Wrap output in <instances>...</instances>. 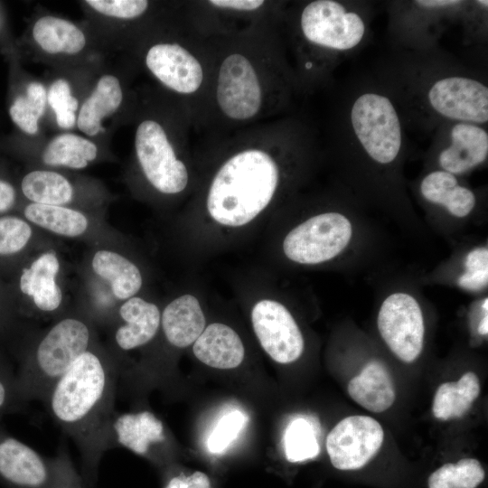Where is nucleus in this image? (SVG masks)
I'll use <instances>...</instances> for the list:
<instances>
[{"label":"nucleus","instance_id":"obj_1","mask_svg":"<svg viewBox=\"0 0 488 488\" xmlns=\"http://www.w3.org/2000/svg\"><path fill=\"white\" fill-rule=\"evenodd\" d=\"M117 370L114 361L89 349L51 388L42 401L52 418L75 443L89 472L114 448Z\"/></svg>","mask_w":488,"mask_h":488},{"label":"nucleus","instance_id":"obj_2","mask_svg":"<svg viewBox=\"0 0 488 488\" xmlns=\"http://www.w3.org/2000/svg\"><path fill=\"white\" fill-rule=\"evenodd\" d=\"M279 169L265 151L248 149L230 157L215 175L207 209L219 224L240 227L253 221L271 202Z\"/></svg>","mask_w":488,"mask_h":488},{"label":"nucleus","instance_id":"obj_3","mask_svg":"<svg viewBox=\"0 0 488 488\" xmlns=\"http://www.w3.org/2000/svg\"><path fill=\"white\" fill-rule=\"evenodd\" d=\"M91 338L89 324L76 317L63 318L52 325L16 370L23 403L43 401L55 382L91 348Z\"/></svg>","mask_w":488,"mask_h":488},{"label":"nucleus","instance_id":"obj_4","mask_svg":"<svg viewBox=\"0 0 488 488\" xmlns=\"http://www.w3.org/2000/svg\"><path fill=\"white\" fill-rule=\"evenodd\" d=\"M300 26L311 44L336 54L359 47L368 33V21L352 5L334 0H315L302 11Z\"/></svg>","mask_w":488,"mask_h":488},{"label":"nucleus","instance_id":"obj_5","mask_svg":"<svg viewBox=\"0 0 488 488\" xmlns=\"http://www.w3.org/2000/svg\"><path fill=\"white\" fill-rule=\"evenodd\" d=\"M352 237V225L347 217L339 212H324L290 230L283 241V251L294 262L320 264L338 256Z\"/></svg>","mask_w":488,"mask_h":488},{"label":"nucleus","instance_id":"obj_6","mask_svg":"<svg viewBox=\"0 0 488 488\" xmlns=\"http://www.w3.org/2000/svg\"><path fill=\"white\" fill-rule=\"evenodd\" d=\"M431 112L448 122L484 126L488 122V87L476 78L446 75L430 81L425 93Z\"/></svg>","mask_w":488,"mask_h":488},{"label":"nucleus","instance_id":"obj_7","mask_svg":"<svg viewBox=\"0 0 488 488\" xmlns=\"http://www.w3.org/2000/svg\"><path fill=\"white\" fill-rule=\"evenodd\" d=\"M68 457L61 449L55 458H45L0 425V483L8 488H52Z\"/></svg>","mask_w":488,"mask_h":488},{"label":"nucleus","instance_id":"obj_8","mask_svg":"<svg viewBox=\"0 0 488 488\" xmlns=\"http://www.w3.org/2000/svg\"><path fill=\"white\" fill-rule=\"evenodd\" d=\"M135 147L143 173L156 190L174 194L186 187L187 169L177 159L164 129L158 122L146 119L138 125Z\"/></svg>","mask_w":488,"mask_h":488},{"label":"nucleus","instance_id":"obj_9","mask_svg":"<svg viewBox=\"0 0 488 488\" xmlns=\"http://www.w3.org/2000/svg\"><path fill=\"white\" fill-rule=\"evenodd\" d=\"M384 431L369 416H350L342 419L326 437V451L332 466L343 473L364 469L381 447Z\"/></svg>","mask_w":488,"mask_h":488},{"label":"nucleus","instance_id":"obj_10","mask_svg":"<svg viewBox=\"0 0 488 488\" xmlns=\"http://www.w3.org/2000/svg\"><path fill=\"white\" fill-rule=\"evenodd\" d=\"M377 324L380 336L400 361L410 363L420 355L425 325L421 308L412 296L389 295L380 305Z\"/></svg>","mask_w":488,"mask_h":488},{"label":"nucleus","instance_id":"obj_11","mask_svg":"<svg viewBox=\"0 0 488 488\" xmlns=\"http://www.w3.org/2000/svg\"><path fill=\"white\" fill-rule=\"evenodd\" d=\"M251 322L262 348L275 361L288 364L302 355V333L281 303L270 299L258 301L252 308Z\"/></svg>","mask_w":488,"mask_h":488},{"label":"nucleus","instance_id":"obj_12","mask_svg":"<svg viewBox=\"0 0 488 488\" xmlns=\"http://www.w3.org/2000/svg\"><path fill=\"white\" fill-rule=\"evenodd\" d=\"M218 104L233 119L254 117L261 105V89L250 61L239 53L225 58L221 65L216 90Z\"/></svg>","mask_w":488,"mask_h":488},{"label":"nucleus","instance_id":"obj_13","mask_svg":"<svg viewBox=\"0 0 488 488\" xmlns=\"http://www.w3.org/2000/svg\"><path fill=\"white\" fill-rule=\"evenodd\" d=\"M442 134V141L446 143L437 155L441 170L456 176L486 161L488 133L483 126L448 122Z\"/></svg>","mask_w":488,"mask_h":488},{"label":"nucleus","instance_id":"obj_14","mask_svg":"<svg viewBox=\"0 0 488 488\" xmlns=\"http://www.w3.org/2000/svg\"><path fill=\"white\" fill-rule=\"evenodd\" d=\"M145 64L159 81L178 93H192L202 82L200 62L179 44L153 45L146 53Z\"/></svg>","mask_w":488,"mask_h":488},{"label":"nucleus","instance_id":"obj_15","mask_svg":"<svg viewBox=\"0 0 488 488\" xmlns=\"http://www.w3.org/2000/svg\"><path fill=\"white\" fill-rule=\"evenodd\" d=\"M114 447L123 446L145 457H156L168 436L162 420L149 410L115 414L111 424Z\"/></svg>","mask_w":488,"mask_h":488},{"label":"nucleus","instance_id":"obj_16","mask_svg":"<svg viewBox=\"0 0 488 488\" xmlns=\"http://www.w3.org/2000/svg\"><path fill=\"white\" fill-rule=\"evenodd\" d=\"M118 314L123 324L114 334L118 349L128 352L147 344L161 325V313L153 303L133 296L122 304Z\"/></svg>","mask_w":488,"mask_h":488},{"label":"nucleus","instance_id":"obj_17","mask_svg":"<svg viewBox=\"0 0 488 488\" xmlns=\"http://www.w3.org/2000/svg\"><path fill=\"white\" fill-rule=\"evenodd\" d=\"M192 352L205 365L221 370L238 367L245 353L239 334L221 323H214L204 328L193 343Z\"/></svg>","mask_w":488,"mask_h":488},{"label":"nucleus","instance_id":"obj_18","mask_svg":"<svg viewBox=\"0 0 488 488\" xmlns=\"http://www.w3.org/2000/svg\"><path fill=\"white\" fill-rule=\"evenodd\" d=\"M161 325L172 346L185 348L192 344L205 328V316L198 299L185 294L173 300L161 314Z\"/></svg>","mask_w":488,"mask_h":488},{"label":"nucleus","instance_id":"obj_19","mask_svg":"<svg viewBox=\"0 0 488 488\" xmlns=\"http://www.w3.org/2000/svg\"><path fill=\"white\" fill-rule=\"evenodd\" d=\"M350 397L371 412H383L392 406L396 392L387 367L379 361L368 362L347 387Z\"/></svg>","mask_w":488,"mask_h":488},{"label":"nucleus","instance_id":"obj_20","mask_svg":"<svg viewBox=\"0 0 488 488\" xmlns=\"http://www.w3.org/2000/svg\"><path fill=\"white\" fill-rule=\"evenodd\" d=\"M59 269L57 257L48 252L38 257L21 276V291L42 312H53L61 303V291L55 281Z\"/></svg>","mask_w":488,"mask_h":488},{"label":"nucleus","instance_id":"obj_21","mask_svg":"<svg viewBox=\"0 0 488 488\" xmlns=\"http://www.w3.org/2000/svg\"><path fill=\"white\" fill-rule=\"evenodd\" d=\"M123 100L119 80L111 74L101 76L90 95L81 105L77 116V127L89 136L104 131L102 120L114 114Z\"/></svg>","mask_w":488,"mask_h":488},{"label":"nucleus","instance_id":"obj_22","mask_svg":"<svg viewBox=\"0 0 488 488\" xmlns=\"http://www.w3.org/2000/svg\"><path fill=\"white\" fill-rule=\"evenodd\" d=\"M419 190L426 201L445 207L457 218L469 215L476 204L474 192L459 184L455 175L443 170L428 173L422 179Z\"/></svg>","mask_w":488,"mask_h":488},{"label":"nucleus","instance_id":"obj_23","mask_svg":"<svg viewBox=\"0 0 488 488\" xmlns=\"http://www.w3.org/2000/svg\"><path fill=\"white\" fill-rule=\"evenodd\" d=\"M33 37L37 45L49 54H77L86 45L84 33L64 18L45 15L33 24Z\"/></svg>","mask_w":488,"mask_h":488},{"label":"nucleus","instance_id":"obj_24","mask_svg":"<svg viewBox=\"0 0 488 488\" xmlns=\"http://www.w3.org/2000/svg\"><path fill=\"white\" fill-rule=\"evenodd\" d=\"M92 268L110 283L113 294L118 299H129L141 288L142 276L138 267L118 253L109 250L96 252Z\"/></svg>","mask_w":488,"mask_h":488},{"label":"nucleus","instance_id":"obj_25","mask_svg":"<svg viewBox=\"0 0 488 488\" xmlns=\"http://www.w3.org/2000/svg\"><path fill=\"white\" fill-rule=\"evenodd\" d=\"M480 393L477 375L468 371L456 382L440 384L434 396L432 412L439 420H448L464 416Z\"/></svg>","mask_w":488,"mask_h":488},{"label":"nucleus","instance_id":"obj_26","mask_svg":"<svg viewBox=\"0 0 488 488\" xmlns=\"http://www.w3.org/2000/svg\"><path fill=\"white\" fill-rule=\"evenodd\" d=\"M97 145L81 136L64 133L56 136L45 146L42 161L52 166L83 169L96 159Z\"/></svg>","mask_w":488,"mask_h":488},{"label":"nucleus","instance_id":"obj_27","mask_svg":"<svg viewBox=\"0 0 488 488\" xmlns=\"http://www.w3.org/2000/svg\"><path fill=\"white\" fill-rule=\"evenodd\" d=\"M21 187L24 196L38 204L61 206L73 197L70 183L53 171H32L23 178Z\"/></svg>","mask_w":488,"mask_h":488},{"label":"nucleus","instance_id":"obj_28","mask_svg":"<svg viewBox=\"0 0 488 488\" xmlns=\"http://www.w3.org/2000/svg\"><path fill=\"white\" fill-rule=\"evenodd\" d=\"M27 220L56 234L77 237L88 228V220L78 211L57 205L31 203L24 210Z\"/></svg>","mask_w":488,"mask_h":488},{"label":"nucleus","instance_id":"obj_29","mask_svg":"<svg viewBox=\"0 0 488 488\" xmlns=\"http://www.w3.org/2000/svg\"><path fill=\"white\" fill-rule=\"evenodd\" d=\"M486 477L479 460L472 457L446 462L427 477V488H479Z\"/></svg>","mask_w":488,"mask_h":488},{"label":"nucleus","instance_id":"obj_30","mask_svg":"<svg viewBox=\"0 0 488 488\" xmlns=\"http://www.w3.org/2000/svg\"><path fill=\"white\" fill-rule=\"evenodd\" d=\"M46 105V89L42 83L33 81L27 85L25 94L14 99L9 108V115L21 130L28 135H35Z\"/></svg>","mask_w":488,"mask_h":488},{"label":"nucleus","instance_id":"obj_31","mask_svg":"<svg viewBox=\"0 0 488 488\" xmlns=\"http://www.w3.org/2000/svg\"><path fill=\"white\" fill-rule=\"evenodd\" d=\"M284 451L290 463H301L319 455L314 426L305 418H297L287 426L284 435Z\"/></svg>","mask_w":488,"mask_h":488},{"label":"nucleus","instance_id":"obj_32","mask_svg":"<svg viewBox=\"0 0 488 488\" xmlns=\"http://www.w3.org/2000/svg\"><path fill=\"white\" fill-rule=\"evenodd\" d=\"M47 103L54 111L59 127L69 129L76 125L79 101L72 96L66 80L58 79L52 83L47 90Z\"/></svg>","mask_w":488,"mask_h":488},{"label":"nucleus","instance_id":"obj_33","mask_svg":"<svg viewBox=\"0 0 488 488\" xmlns=\"http://www.w3.org/2000/svg\"><path fill=\"white\" fill-rule=\"evenodd\" d=\"M247 421L248 417L240 410H231L222 416L208 437L209 452H224L240 434Z\"/></svg>","mask_w":488,"mask_h":488},{"label":"nucleus","instance_id":"obj_34","mask_svg":"<svg viewBox=\"0 0 488 488\" xmlns=\"http://www.w3.org/2000/svg\"><path fill=\"white\" fill-rule=\"evenodd\" d=\"M465 273L458 278V285L469 291H479L488 282V250L481 247L471 250L465 260Z\"/></svg>","mask_w":488,"mask_h":488},{"label":"nucleus","instance_id":"obj_35","mask_svg":"<svg viewBox=\"0 0 488 488\" xmlns=\"http://www.w3.org/2000/svg\"><path fill=\"white\" fill-rule=\"evenodd\" d=\"M32 236L30 225L17 217L0 218V255L23 249Z\"/></svg>","mask_w":488,"mask_h":488},{"label":"nucleus","instance_id":"obj_36","mask_svg":"<svg viewBox=\"0 0 488 488\" xmlns=\"http://www.w3.org/2000/svg\"><path fill=\"white\" fill-rule=\"evenodd\" d=\"M85 3L102 15L122 20L136 18L148 7L145 0H88Z\"/></svg>","mask_w":488,"mask_h":488},{"label":"nucleus","instance_id":"obj_37","mask_svg":"<svg viewBox=\"0 0 488 488\" xmlns=\"http://www.w3.org/2000/svg\"><path fill=\"white\" fill-rule=\"evenodd\" d=\"M24 404L20 399L16 371L0 356V418L5 414L18 411Z\"/></svg>","mask_w":488,"mask_h":488},{"label":"nucleus","instance_id":"obj_38","mask_svg":"<svg viewBox=\"0 0 488 488\" xmlns=\"http://www.w3.org/2000/svg\"><path fill=\"white\" fill-rule=\"evenodd\" d=\"M163 488H213L209 475L202 471L169 475Z\"/></svg>","mask_w":488,"mask_h":488},{"label":"nucleus","instance_id":"obj_39","mask_svg":"<svg viewBox=\"0 0 488 488\" xmlns=\"http://www.w3.org/2000/svg\"><path fill=\"white\" fill-rule=\"evenodd\" d=\"M209 3L216 7L229 8L240 11H251L259 8L262 0H211Z\"/></svg>","mask_w":488,"mask_h":488},{"label":"nucleus","instance_id":"obj_40","mask_svg":"<svg viewBox=\"0 0 488 488\" xmlns=\"http://www.w3.org/2000/svg\"><path fill=\"white\" fill-rule=\"evenodd\" d=\"M52 488H78L70 459L64 465L58 479Z\"/></svg>","mask_w":488,"mask_h":488},{"label":"nucleus","instance_id":"obj_41","mask_svg":"<svg viewBox=\"0 0 488 488\" xmlns=\"http://www.w3.org/2000/svg\"><path fill=\"white\" fill-rule=\"evenodd\" d=\"M15 201V191L12 184L0 180V212L12 208Z\"/></svg>","mask_w":488,"mask_h":488},{"label":"nucleus","instance_id":"obj_42","mask_svg":"<svg viewBox=\"0 0 488 488\" xmlns=\"http://www.w3.org/2000/svg\"><path fill=\"white\" fill-rule=\"evenodd\" d=\"M477 332L481 335H487L488 333V316L487 314L481 319L478 327Z\"/></svg>","mask_w":488,"mask_h":488}]
</instances>
